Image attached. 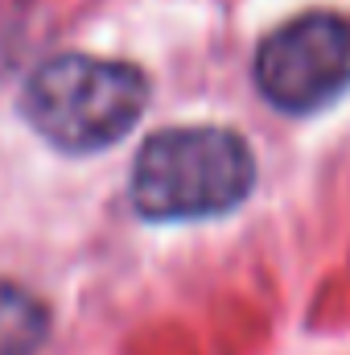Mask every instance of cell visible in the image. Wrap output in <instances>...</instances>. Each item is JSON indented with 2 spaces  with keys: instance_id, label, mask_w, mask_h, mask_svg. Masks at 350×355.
I'll list each match as a JSON object with an SVG mask.
<instances>
[{
  "instance_id": "obj_2",
  "label": "cell",
  "mask_w": 350,
  "mask_h": 355,
  "mask_svg": "<svg viewBox=\"0 0 350 355\" xmlns=\"http://www.w3.org/2000/svg\"><path fill=\"white\" fill-rule=\"evenodd\" d=\"M145 103L149 83L136 67L87 54H58L42 62L21 95L25 120L71 153H91L120 141L140 120Z\"/></svg>"
},
{
  "instance_id": "obj_3",
  "label": "cell",
  "mask_w": 350,
  "mask_h": 355,
  "mask_svg": "<svg viewBox=\"0 0 350 355\" xmlns=\"http://www.w3.org/2000/svg\"><path fill=\"white\" fill-rule=\"evenodd\" d=\"M260 95L293 116L317 112L350 87V21L338 12H305L268 33L256 54Z\"/></svg>"
},
{
  "instance_id": "obj_1",
  "label": "cell",
  "mask_w": 350,
  "mask_h": 355,
  "mask_svg": "<svg viewBox=\"0 0 350 355\" xmlns=\"http://www.w3.org/2000/svg\"><path fill=\"white\" fill-rule=\"evenodd\" d=\"M256 186V157L231 128H169L149 137L132 166L145 219H206L239 207Z\"/></svg>"
},
{
  "instance_id": "obj_4",
  "label": "cell",
  "mask_w": 350,
  "mask_h": 355,
  "mask_svg": "<svg viewBox=\"0 0 350 355\" xmlns=\"http://www.w3.org/2000/svg\"><path fill=\"white\" fill-rule=\"evenodd\" d=\"M46 331H50L46 306L29 289L0 281V355H33Z\"/></svg>"
}]
</instances>
